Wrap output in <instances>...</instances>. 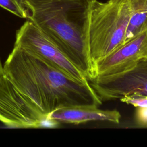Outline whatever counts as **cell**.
Here are the masks:
<instances>
[{
  "instance_id": "obj_1",
  "label": "cell",
  "mask_w": 147,
  "mask_h": 147,
  "mask_svg": "<svg viewBox=\"0 0 147 147\" xmlns=\"http://www.w3.org/2000/svg\"><path fill=\"white\" fill-rule=\"evenodd\" d=\"M0 80V122L15 128L55 125L53 111L102 103L90 84L76 82L34 54L14 45Z\"/></svg>"
},
{
  "instance_id": "obj_2",
  "label": "cell",
  "mask_w": 147,
  "mask_h": 147,
  "mask_svg": "<svg viewBox=\"0 0 147 147\" xmlns=\"http://www.w3.org/2000/svg\"><path fill=\"white\" fill-rule=\"evenodd\" d=\"M90 0H25L30 20L82 71L92 79L83 29Z\"/></svg>"
},
{
  "instance_id": "obj_3",
  "label": "cell",
  "mask_w": 147,
  "mask_h": 147,
  "mask_svg": "<svg viewBox=\"0 0 147 147\" xmlns=\"http://www.w3.org/2000/svg\"><path fill=\"white\" fill-rule=\"evenodd\" d=\"M134 6V0L89 1L83 35L92 79L95 64L124 44Z\"/></svg>"
},
{
  "instance_id": "obj_4",
  "label": "cell",
  "mask_w": 147,
  "mask_h": 147,
  "mask_svg": "<svg viewBox=\"0 0 147 147\" xmlns=\"http://www.w3.org/2000/svg\"><path fill=\"white\" fill-rule=\"evenodd\" d=\"M14 45L34 54L73 80L83 83H90L86 75L30 20L25 22L17 30Z\"/></svg>"
},
{
  "instance_id": "obj_5",
  "label": "cell",
  "mask_w": 147,
  "mask_h": 147,
  "mask_svg": "<svg viewBox=\"0 0 147 147\" xmlns=\"http://www.w3.org/2000/svg\"><path fill=\"white\" fill-rule=\"evenodd\" d=\"M90 84L102 102L125 97H147V59L131 70L103 78H96Z\"/></svg>"
},
{
  "instance_id": "obj_6",
  "label": "cell",
  "mask_w": 147,
  "mask_h": 147,
  "mask_svg": "<svg viewBox=\"0 0 147 147\" xmlns=\"http://www.w3.org/2000/svg\"><path fill=\"white\" fill-rule=\"evenodd\" d=\"M146 59L147 30L137 34L98 61L94 67V79L122 74Z\"/></svg>"
},
{
  "instance_id": "obj_7",
  "label": "cell",
  "mask_w": 147,
  "mask_h": 147,
  "mask_svg": "<svg viewBox=\"0 0 147 147\" xmlns=\"http://www.w3.org/2000/svg\"><path fill=\"white\" fill-rule=\"evenodd\" d=\"M121 113L115 110H102L95 105H75L56 109L48 114L47 119L56 123L78 125L90 121H107L118 123Z\"/></svg>"
},
{
  "instance_id": "obj_8",
  "label": "cell",
  "mask_w": 147,
  "mask_h": 147,
  "mask_svg": "<svg viewBox=\"0 0 147 147\" xmlns=\"http://www.w3.org/2000/svg\"><path fill=\"white\" fill-rule=\"evenodd\" d=\"M0 6L20 18L29 17L30 13L25 0H0Z\"/></svg>"
},
{
  "instance_id": "obj_9",
  "label": "cell",
  "mask_w": 147,
  "mask_h": 147,
  "mask_svg": "<svg viewBox=\"0 0 147 147\" xmlns=\"http://www.w3.org/2000/svg\"><path fill=\"white\" fill-rule=\"evenodd\" d=\"M137 119L140 125H147V107H138Z\"/></svg>"
},
{
  "instance_id": "obj_10",
  "label": "cell",
  "mask_w": 147,
  "mask_h": 147,
  "mask_svg": "<svg viewBox=\"0 0 147 147\" xmlns=\"http://www.w3.org/2000/svg\"><path fill=\"white\" fill-rule=\"evenodd\" d=\"M3 68L2 65L1 61L0 60V80L2 79V78L3 77Z\"/></svg>"
},
{
  "instance_id": "obj_11",
  "label": "cell",
  "mask_w": 147,
  "mask_h": 147,
  "mask_svg": "<svg viewBox=\"0 0 147 147\" xmlns=\"http://www.w3.org/2000/svg\"><path fill=\"white\" fill-rule=\"evenodd\" d=\"M146 2H147V0H146Z\"/></svg>"
}]
</instances>
